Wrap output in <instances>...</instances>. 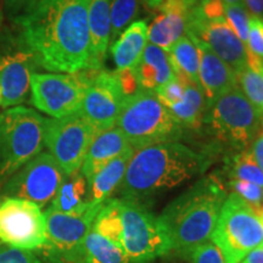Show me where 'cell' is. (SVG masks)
Wrapping results in <instances>:
<instances>
[{"instance_id":"obj_1","label":"cell","mask_w":263,"mask_h":263,"mask_svg":"<svg viewBox=\"0 0 263 263\" xmlns=\"http://www.w3.org/2000/svg\"><path fill=\"white\" fill-rule=\"evenodd\" d=\"M89 0H37L14 20L39 67L52 73L90 70Z\"/></svg>"},{"instance_id":"obj_2","label":"cell","mask_w":263,"mask_h":263,"mask_svg":"<svg viewBox=\"0 0 263 263\" xmlns=\"http://www.w3.org/2000/svg\"><path fill=\"white\" fill-rule=\"evenodd\" d=\"M209 166L207 155L179 141L151 144L134 150L120 185L121 195L141 202L195 178Z\"/></svg>"},{"instance_id":"obj_3","label":"cell","mask_w":263,"mask_h":263,"mask_svg":"<svg viewBox=\"0 0 263 263\" xmlns=\"http://www.w3.org/2000/svg\"><path fill=\"white\" fill-rule=\"evenodd\" d=\"M227 196L218 177L210 174L164 207L159 217L168 233L173 250L188 256L194 248L209 241Z\"/></svg>"},{"instance_id":"obj_4","label":"cell","mask_w":263,"mask_h":263,"mask_svg":"<svg viewBox=\"0 0 263 263\" xmlns=\"http://www.w3.org/2000/svg\"><path fill=\"white\" fill-rule=\"evenodd\" d=\"M116 126L134 150L183 138V127L161 104L155 91L145 89L126 98Z\"/></svg>"},{"instance_id":"obj_5","label":"cell","mask_w":263,"mask_h":263,"mask_svg":"<svg viewBox=\"0 0 263 263\" xmlns=\"http://www.w3.org/2000/svg\"><path fill=\"white\" fill-rule=\"evenodd\" d=\"M45 118L33 108L15 106L0 114V189L44 147Z\"/></svg>"},{"instance_id":"obj_6","label":"cell","mask_w":263,"mask_h":263,"mask_svg":"<svg viewBox=\"0 0 263 263\" xmlns=\"http://www.w3.org/2000/svg\"><path fill=\"white\" fill-rule=\"evenodd\" d=\"M226 263H240L256 249L263 248V223L255 209L232 193L223 202L211 236Z\"/></svg>"},{"instance_id":"obj_7","label":"cell","mask_w":263,"mask_h":263,"mask_svg":"<svg viewBox=\"0 0 263 263\" xmlns=\"http://www.w3.org/2000/svg\"><path fill=\"white\" fill-rule=\"evenodd\" d=\"M122 248L129 263H150L170 254L172 242L160 217L141 202L120 199Z\"/></svg>"},{"instance_id":"obj_8","label":"cell","mask_w":263,"mask_h":263,"mask_svg":"<svg viewBox=\"0 0 263 263\" xmlns=\"http://www.w3.org/2000/svg\"><path fill=\"white\" fill-rule=\"evenodd\" d=\"M209 122L217 139L236 151L248 149L262 129L261 114L239 87L212 104Z\"/></svg>"},{"instance_id":"obj_9","label":"cell","mask_w":263,"mask_h":263,"mask_svg":"<svg viewBox=\"0 0 263 263\" xmlns=\"http://www.w3.org/2000/svg\"><path fill=\"white\" fill-rule=\"evenodd\" d=\"M39 67L37 59L20 33L0 34V89L2 107L21 106L28 98L31 78Z\"/></svg>"},{"instance_id":"obj_10","label":"cell","mask_w":263,"mask_h":263,"mask_svg":"<svg viewBox=\"0 0 263 263\" xmlns=\"http://www.w3.org/2000/svg\"><path fill=\"white\" fill-rule=\"evenodd\" d=\"M98 132L81 112L62 118H45L44 146L66 176L81 171L90 143Z\"/></svg>"},{"instance_id":"obj_11","label":"cell","mask_w":263,"mask_h":263,"mask_svg":"<svg viewBox=\"0 0 263 263\" xmlns=\"http://www.w3.org/2000/svg\"><path fill=\"white\" fill-rule=\"evenodd\" d=\"M90 80V70L77 73H34L31 78L33 106L51 118H62L81 111Z\"/></svg>"},{"instance_id":"obj_12","label":"cell","mask_w":263,"mask_h":263,"mask_svg":"<svg viewBox=\"0 0 263 263\" xmlns=\"http://www.w3.org/2000/svg\"><path fill=\"white\" fill-rule=\"evenodd\" d=\"M0 244L28 251L45 248L47 222L41 207L28 200L2 197Z\"/></svg>"},{"instance_id":"obj_13","label":"cell","mask_w":263,"mask_h":263,"mask_svg":"<svg viewBox=\"0 0 263 263\" xmlns=\"http://www.w3.org/2000/svg\"><path fill=\"white\" fill-rule=\"evenodd\" d=\"M66 177L54 157L42 151L10 177L0 195L28 200L42 209L52 201Z\"/></svg>"},{"instance_id":"obj_14","label":"cell","mask_w":263,"mask_h":263,"mask_svg":"<svg viewBox=\"0 0 263 263\" xmlns=\"http://www.w3.org/2000/svg\"><path fill=\"white\" fill-rule=\"evenodd\" d=\"M186 37L205 43L236 76L248 67V48L230 28L224 16L203 17L195 4L189 12Z\"/></svg>"},{"instance_id":"obj_15","label":"cell","mask_w":263,"mask_h":263,"mask_svg":"<svg viewBox=\"0 0 263 263\" xmlns=\"http://www.w3.org/2000/svg\"><path fill=\"white\" fill-rule=\"evenodd\" d=\"M124 100L126 95L116 71L90 70L89 84L80 112L99 133L116 126Z\"/></svg>"},{"instance_id":"obj_16","label":"cell","mask_w":263,"mask_h":263,"mask_svg":"<svg viewBox=\"0 0 263 263\" xmlns=\"http://www.w3.org/2000/svg\"><path fill=\"white\" fill-rule=\"evenodd\" d=\"M100 206L91 205L82 213H62L48 209L45 211L48 244L59 257L70 263H78L83 256V244L89 234Z\"/></svg>"},{"instance_id":"obj_17","label":"cell","mask_w":263,"mask_h":263,"mask_svg":"<svg viewBox=\"0 0 263 263\" xmlns=\"http://www.w3.org/2000/svg\"><path fill=\"white\" fill-rule=\"evenodd\" d=\"M195 4L186 0H163L159 10L161 14L149 27L150 44L168 51L179 39L186 35L190 10Z\"/></svg>"},{"instance_id":"obj_18","label":"cell","mask_w":263,"mask_h":263,"mask_svg":"<svg viewBox=\"0 0 263 263\" xmlns=\"http://www.w3.org/2000/svg\"><path fill=\"white\" fill-rule=\"evenodd\" d=\"M189 39L199 49V83L205 95L206 103L209 104V106H212V104L221 95L239 87L238 76L205 43L195 38Z\"/></svg>"},{"instance_id":"obj_19","label":"cell","mask_w":263,"mask_h":263,"mask_svg":"<svg viewBox=\"0 0 263 263\" xmlns=\"http://www.w3.org/2000/svg\"><path fill=\"white\" fill-rule=\"evenodd\" d=\"M133 149L122 130L117 126L99 132L90 143L81 167V173L89 183L90 179L108 162Z\"/></svg>"},{"instance_id":"obj_20","label":"cell","mask_w":263,"mask_h":263,"mask_svg":"<svg viewBox=\"0 0 263 263\" xmlns=\"http://www.w3.org/2000/svg\"><path fill=\"white\" fill-rule=\"evenodd\" d=\"M90 31V70L103 68L110 45V0H89L88 9Z\"/></svg>"},{"instance_id":"obj_21","label":"cell","mask_w":263,"mask_h":263,"mask_svg":"<svg viewBox=\"0 0 263 263\" xmlns=\"http://www.w3.org/2000/svg\"><path fill=\"white\" fill-rule=\"evenodd\" d=\"M134 71L141 89L151 91H155L176 78L168 54L153 44H146Z\"/></svg>"},{"instance_id":"obj_22","label":"cell","mask_w":263,"mask_h":263,"mask_svg":"<svg viewBox=\"0 0 263 263\" xmlns=\"http://www.w3.org/2000/svg\"><path fill=\"white\" fill-rule=\"evenodd\" d=\"M149 26L146 21H136L121 33L117 41L110 47L111 55L117 70L134 68L139 64L146 47Z\"/></svg>"},{"instance_id":"obj_23","label":"cell","mask_w":263,"mask_h":263,"mask_svg":"<svg viewBox=\"0 0 263 263\" xmlns=\"http://www.w3.org/2000/svg\"><path fill=\"white\" fill-rule=\"evenodd\" d=\"M133 153L134 149L126 151L121 156L108 162L90 179L88 185H89V202L91 205H104L107 200H110L116 189L120 188Z\"/></svg>"},{"instance_id":"obj_24","label":"cell","mask_w":263,"mask_h":263,"mask_svg":"<svg viewBox=\"0 0 263 263\" xmlns=\"http://www.w3.org/2000/svg\"><path fill=\"white\" fill-rule=\"evenodd\" d=\"M174 76L184 84V97L182 101L172 105L167 110L183 128L196 129L202 124L203 116H205L207 106L205 95L200 84L194 83L193 81L180 73H174Z\"/></svg>"},{"instance_id":"obj_25","label":"cell","mask_w":263,"mask_h":263,"mask_svg":"<svg viewBox=\"0 0 263 263\" xmlns=\"http://www.w3.org/2000/svg\"><path fill=\"white\" fill-rule=\"evenodd\" d=\"M89 206V185L80 171L66 177L49 209L62 213H82Z\"/></svg>"},{"instance_id":"obj_26","label":"cell","mask_w":263,"mask_h":263,"mask_svg":"<svg viewBox=\"0 0 263 263\" xmlns=\"http://www.w3.org/2000/svg\"><path fill=\"white\" fill-rule=\"evenodd\" d=\"M82 259L84 263H129L122 246L104 238L93 229L84 240Z\"/></svg>"},{"instance_id":"obj_27","label":"cell","mask_w":263,"mask_h":263,"mask_svg":"<svg viewBox=\"0 0 263 263\" xmlns=\"http://www.w3.org/2000/svg\"><path fill=\"white\" fill-rule=\"evenodd\" d=\"M171 65L174 73H180L199 83V68H200V52L199 49L190 39L184 35L172 48L167 51Z\"/></svg>"},{"instance_id":"obj_28","label":"cell","mask_w":263,"mask_h":263,"mask_svg":"<svg viewBox=\"0 0 263 263\" xmlns=\"http://www.w3.org/2000/svg\"><path fill=\"white\" fill-rule=\"evenodd\" d=\"M238 85L261 114L263 126V60L248 50V67L238 74Z\"/></svg>"},{"instance_id":"obj_29","label":"cell","mask_w":263,"mask_h":263,"mask_svg":"<svg viewBox=\"0 0 263 263\" xmlns=\"http://www.w3.org/2000/svg\"><path fill=\"white\" fill-rule=\"evenodd\" d=\"M91 229L115 244L122 246V218L120 199H110L104 203L95 217Z\"/></svg>"},{"instance_id":"obj_30","label":"cell","mask_w":263,"mask_h":263,"mask_svg":"<svg viewBox=\"0 0 263 263\" xmlns=\"http://www.w3.org/2000/svg\"><path fill=\"white\" fill-rule=\"evenodd\" d=\"M230 179H239L261 186L263 189V172L256 162L251 150L239 151L228 161Z\"/></svg>"},{"instance_id":"obj_31","label":"cell","mask_w":263,"mask_h":263,"mask_svg":"<svg viewBox=\"0 0 263 263\" xmlns=\"http://www.w3.org/2000/svg\"><path fill=\"white\" fill-rule=\"evenodd\" d=\"M139 9V0H110L111 35L110 45L120 37L123 29L133 21Z\"/></svg>"},{"instance_id":"obj_32","label":"cell","mask_w":263,"mask_h":263,"mask_svg":"<svg viewBox=\"0 0 263 263\" xmlns=\"http://www.w3.org/2000/svg\"><path fill=\"white\" fill-rule=\"evenodd\" d=\"M224 17L230 26V28L234 31L238 35L240 41L246 45L249 37V28H250V15L246 11L242 4H234V5H224Z\"/></svg>"},{"instance_id":"obj_33","label":"cell","mask_w":263,"mask_h":263,"mask_svg":"<svg viewBox=\"0 0 263 263\" xmlns=\"http://www.w3.org/2000/svg\"><path fill=\"white\" fill-rule=\"evenodd\" d=\"M229 185L233 189V193L238 194L255 210L263 205V189L261 186L239 179H230Z\"/></svg>"},{"instance_id":"obj_34","label":"cell","mask_w":263,"mask_h":263,"mask_svg":"<svg viewBox=\"0 0 263 263\" xmlns=\"http://www.w3.org/2000/svg\"><path fill=\"white\" fill-rule=\"evenodd\" d=\"M188 257L192 263H226L221 250L210 240L194 248L188 254Z\"/></svg>"},{"instance_id":"obj_35","label":"cell","mask_w":263,"mask_h":263,"mask_svg":"<svg viewBox=\"0 0 263 263\" xmlns=\"http://www.w3.org/2000/svg\"><path fill=\"white\" fill-rule=\"evenodd\" d=\"M0 263H48L45 259L28 250H20L10 246H0Z\"/></svg>"},{"instance_id":"obj_36","label":"cell","mask_w":263,"mask_h":263,"mask_svg":"<svg viewBox=\"0 0 263 263\" xmlns=\"http://www.w3.org/2000/svg\"><path fill=\"white\" fill-rule=\"evenodd\" d=\"M155 94L157 99L161 101V104L166 108H168L172 105L182 101L184 97V84L179 80L174 78L168 83L160 87L159 89H156Z\"/></svg>"},{"instance_id":"obj_37","label":"cell","mask_w":263,"mask_h":263,"mask_svg":"<svg viewBox=\"0 0 263 263\" xmlns=\"http://www.w3.org/2000/svg\"><path fill=\"white\" fill-rule=\"evenodd\" d=\"M248 50L263 60V20L257 17L250 18L249 37L246 42Z\"/></svg>"},{"instance_id":"obj_38","label":"cell","mask_w":263,"mask_h":263,"mask_svg":"<svg viewBox=\"0 0 263 263\" xmlns=\"http://www.w3.org/2000/svg\"><path fill=\"white\" fill-rule=\"evenodd\" d=\"M37 0H5V9L9 17L14 21Z\"/></svg>"},{"instance_id":"obj_39","label":"cell","mask_w":263,"mask_h":263,"mask_svg":"<svg viewBox=\"0 0 263 263\" xmlns=\"http://www.w3.org/2000/svg\"><path fill=\"white\" fill-rule=\"evenodd\" d=\"M251 153L254 155L256 162L259 166V168L263 172V126L261 132L258 133V136L256 137V139L252 141L251 144Z\"/></svg>"},{"instance_id":"obj_40","label":"cell","mask_w":263,"mask_h":263,"mask_svg":"<svg viewBox=\"0 0 263 263\" xmlns=\"http://www.w3.org/2000/svg\"><path fill=\"white\" fill-rule=\"evenodd\" d=\"M242 5L249 12L250 17L263 20V0H242Z\"/></svg>"},{"instance_id":"obj_41","label":"cell","mask_w":263,"mask_h":263,"mask_svg":"<svg viewBox=\"0 0 263 263\" xmlns=\"http://www.w3.org/2000/svg\"><path fill=\"white\" fill-rule=\"evenodd\" d=\"M240 263H263V248L256 249L244 257Z\"/></svg>"},{"instance_id":"obj_42","label":"cell","mask_w":263,"mask_h":263,"mask_svg":"<svg viewBox=\"0 0 263 263\" xmlns=\"http://www.w3.org/2000/svg\"><path fill=\"white\" fill-rule=\"evenodd\" d=\"M143 2L149 9H159L162 5L163 0H143Z\"/></svg>"},{"instance_id":"obj_43","label":"cell","mask_w":263,"mask_h":263,"mask_svg":"<svg viewBox=\"0 0 263 263\" xmlns=\"http://www.w3.org/2000/svg\"><path fill=\"white\" fill-rule=\"evenodd\" d=\"M224 5H234V4H242V0H221Z\"/></svg>"},{"instance_id":"obj_44","label":"cell","mask_w":263,"mask_h":263,"mask_svg":"<svg viewBox=\"0 0 263 263\" xmlns=\"http://www.w3.org/2000/svg\"><path fill=\"white\" fill-rule=\"evenodd\" d=\"M255 211H256V213H257L258 217H259V219H261L262 223H263V205L261 207H258L257 210H255Z\"/></svg>"},{"instance_id":"obj_45","label":"cell","mask_w":263,"mask_h":263,"mask_svg":"<svg viewBox=\"0 0 263 263\" xmlns=\"http://www.w3.org/2000/svg\"><path fill=\"white\" fill-rule=\"evenodd\" d=\"M2 26H3V12L2 10H0V28H2Z\"/></svg>"},{"instance_id":"obj_46","label":"cell","mask_w":263,"mask_h":263,"mask_svg":"<svg viewBox=\"0 0 263 263\" xmlns=\"http://www.w3.org/2000/svg\"><path fill=\"white\" fill-rule=\"evenodd\" d=\"M186 2L192 3V4H196V3H197V2H199V0H186Z\"/></svg>"},{"instance_id":"obj_47","label":"cell","mask_w":263,"mask_h":263,"mask_svg":"<svg viewBox=\"0 0 263 263\" xmlns=\"http://www.w3.org/2000/svg\"><path fill=\"white\" fill-rule=\"evenodd\" d=\"M0 106H2V89H0Z\"/></svg>"}]
</instances>
